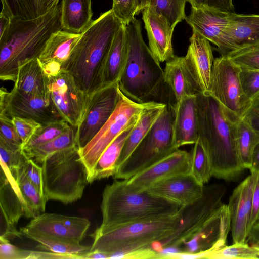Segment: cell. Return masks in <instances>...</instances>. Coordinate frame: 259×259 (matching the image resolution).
Instances as JSON below:
<instances>
[{
    "instance_id": "19",
    "label": "cell",
    "mask_w": 259,
    "mask_h": 259,
    "mask_svg": "<svg viewBox=\"0 0 259 259\" xmlns=\"http://www.w3.org/2000/svg\"><path fill=\"white\" fill-rule=\"evenodd\" d=\"M257 173H250L233 190L228 207L233 243L246 242L252 209V199Z\"/></svg>"
},
{
    "instance_id": "27",
    "label": "cell",
    "mask_w": 259,
    "mask_h": 259,
    "mask_svg": "<svg viewBox=\"0 0 259 259\" xmlns=\"http://www.w3.org/2000/svg\"><path fill=\"white\" fill-rule=\"evenodd\" d=\"M128 50L126 25L117 30L104 61L101 74V88L118 83L125 65Z\"/></svg>"
},
{
    "instance_id": "52",
    "label": "cell",
    "mask_w": 259,
    "mask_h": 259,
    "mask_svg": "<svg viewBox=\"0 0 259 259\" xmlns=\"http://www.w3.org/2000/svg\"><path fill=\"white\" fill-rule=\"evenodd\" d=\"M249 169L250 173H259V142L254 148L251 164Z\"/></svg>"
},
{
    "instance_id": "36",
    "label": "cell",
    "mask_w": 259,
    "mask_h": 259,
    "mask_svg": "<svg viewBox=\"0 0 259 259\" xmlns=\"http://www.w3.org/2000/svg\"><path fill=\"white\" fill-rule=\"evenodd\" d=\"M1 13L11 20H33L48 12L45 0H1Z\"/></svg>"
},
{
    "instance_id": "37",
    "label": "cell",
    "mask_w": 259,
    "mask_h": 259,
    "mask_svg": "<svg viewBox=\"0 0 259 259\" xmlns=\"http://www.w3.org/2000/svg\"><path fill=\"white\" fill-rule=\"evenodd\" d=\"M259 142V135L240 118L237 123L236 145L240 162L243 168L249 169L254 148Z\"/></svg>"
},
{
    "instance_id": "49",
    "label": "cell",
    "mask_w": 259,
    "mask_h": 259,
    "mask_svg": "<svg viewBox=\"0 0 259 259\" xmlns=\"http://www.w3.org/2000/svg\"><path fill=\"white\" fill-rule=\"evenodd\" d=\"M241 118L259 135V96L251 101Z\"/></svg>"
},
{
    "instance_id": "45",
    "label": "cell",
    "mask_w": 259,
    "mask_h": 259,
    "mask_svg": "<svg viewBox=\"0 0 259 259\" xmlns=\"http://www.w3.org/2000/svg\"><path fill=\"white\" fill-rule=\"evenodd\" d=\"M0 138L10 145L19 148L22 147V141L12 121V118L5 113H0Z\"/></svg>"
},
{
    "instance_id": "23",
    "label": "cell",
    "mask_w": 259,
    "mask_h": 259,
    "mask_svg": "<svg viewBox=\"0 0 259 259\" xmlns=\"http://www.w3.org/2000/svg\"><path fill=\"white\" fill-rule=\"evenodd\" d=\"M174 143L178 149L194 144L198 139L196 94L184 97L172 105Z\"/></svg>"
},
{
    "instance_id": "4",
    "label": "cell",
    "mask_w": 259,
    "mask_h": 259,
    "mask_svg": "<svg viewBox=\"0 0 259 259\" xmlns=\"http://www.w3.org/2000/svg\"><path fill=\"white\" fill-rule=\"evenodd\" d=\"M126 30L127 56L118 87L126 97L136 102L152 101L158 96L165 84L164 71L144 41L141 21L135 18L126 25Z\"/></svg>"
},
{
    "instance_id": "28",
    "label": "cell",
    "mask_w": 259,
    "mask_h": 259,
    "mask_svg": "<svg viewBox=\"0 0 259 259\" xmlns=\"http://www.w3.org/2000/svg\"><path fill=\"white\" fill-rule=\"evenodd\" d=\"M166 106V103L162 102L154 101L148 102L142 111L140 119L132 128L124 144L117 161V169L127 159L142 140L160 116Z\"/></svg>"
},
{
    "instance_id": "14",
    "label": "cell",
    "mask_w": 259,
    "mask_h": 259,
    "mask_svg": "<svg viewBox=\"0 0 259 259\" xmlns=\"http://www.w3.org/2000/svg\"><path fill=\"white\" fill-rule=\"evenodd\" d=\"M119 91L116 83L89 94L85 113L76 131L79 149L92 140L110 117L118 103Z\"/></svg>"
},
{
    "instance_id": "53",
    "label": "cell",
    "mask_w": 259,
    "mask_h": 259,
    "mask_svg": "<svg viewBox=\"0 0 259 259\" xmlns=\"http://www.w3.org/2000/svg\"><path fill=\"white\" fill-rule=\"evenodd\" d=\"M11 20L5 15L0 13V38L3 37L9 28Z\"/></svg>"
},
{
    "instance_id": "39",
    "label": "cell",
    "mask_w": 259,
    "mask_h": 259,
    "mask_svg": "<svg viewBox=\"0 0 259 259\" xmlns=\"http://www.w3.org/2000/svg\"><path fill=\"white\" fill-rule=\"evenodd\" d=\"M187 2V0H149L148 6L165 17L175 28L179 22L186 19L185 9Z\"/></svg>"
},
{
    "instance_id": "26",
    "label": "cell",
    "mask_w": 259,
    "mask_h": 259,
    "mask_svg": "<svg viewBox=\"0 0 259 259\" xmlns=\"http://www.w3.org/2000/svg\"><path fill=\"white\" fill-rule=\"evenodd\" d=\"M1 236L9 238L21 237L16 225L22 216H24L23 205L16 192L6 177L1 172Z\"/></svg>"
},
{
    "instance_id": "43",
    "label": "cell",
    "mask_w": 259,
    "mask_h": 259,
    "mask_svg": "<svg viewBox=\"0 0 259 259\" xmlns=\"http://www.w3.org/2000/svg\"><path fill=\"white\" fill-rule=\"evenodd\" d=\"M111 10L121 23L127 25L135 19L137 0H113Z\"/></svg>"
},
{
    "instance_id": "8",
    "label": "cell",
    "mask_w": 259,
    "mask_h": 259,
    "mask_svg": "<svg viewBox=\"0 0 259 259\" xmlns=\"http://www.w3.org/2000/svg\"><path fill=\"white\" fill-rule=\"evenodd\" d=\"M172 120V105L166 104L158 119L113 177L127 180L178 150L173 141Z\"/></svg>"
},
{
    "instance_id": "15",
    "label": "cell",
    "mask_w": 259,
    "mask_h": 259,
    "mask_svg": "<svg viewBox=\"0 0 259 259\" xmlns=\"http://www.w3.org/2000/svg\"><path fill=\"white\" fill-rule=\"evenodd\" d=\"M231 230V219L228 205L223 204L201 229L178 252L196 254L198 258H205L211 251L226 245Z\"/></svg>"
},
{
    "instance_id": "57",
    "label": "cell",
    "mask_w": 259,
    "mask_h": 259,
    "mask_svg": "<svg viewBox=\"0 0 259 259\" xmlns=\"http://www.w3.org/2000/svg\"><path fill=\"white\" fill-rule=\"evenodd\" d=\"M206 0H187L192 8H199L205 5Z\"/></svg>"
},
{
    "instance_id": "50",
    "label": "cell",
    "mask_w": 259,
    "mask_h": 259,
    "mask_svg": "<svg viewBox=\"0 0 259 259\" xmlns=\"http://www.w3.org/2000/svg\"><path fill=\"white\" fill-rule=\"evenodd\" d=\"M259 221V173H257L252 199V209L248 226V234L252 226Z\"/></svg>"
},
{
    "instance_id": "3",
    "label": "cell",
    "mask_w": 259,
    "mask_h": 259,
    "mask_svg": "<svg viewBox=\"0 0 259 259\" xmlns=\"http://www.w3.org/2000/svg\"><path fill=\"white\" fill-rule=\"evenodd\" d=\"M122 23L111 9L100 15L81 33L62 70L70 72L87 94L101 89L102 66Z\"/></svg>"
},
{
    "instance_id": "40",
    "label": "cell",
    "mask_w": 259,
    "mask_h": 259,
    "mask_svg": "<svg viewBox=\"0 0 259 259\" xmlns=\"http://www.w3.org/2000/svg\"><path fill=\"white\" fill-rule=\"evenodd\" d=\"M72 126L65 120H59L41 125L24 144L22 150L25 151L36 145L46 143L65 133Z\"/></svg>"
},
{
    "instance_id": "6",
    "label": "cell",
    "mask_w": 259,
    "mask_h": 259,
    "mask_svg": "<svg viewBox=\"0 0 259 259\" xmlns=\"http://www.w3.org/2000/svg\"><path fill=\"white\" fill-rule=\"evenodd\" d=\"M182 217L180 208L175 214L117 226L90 235L94 239L90 251L110 254V258H122L128 253L152 248L176 230Z\"/></svg>"
},
{
    "instance_id": "21",
    "label": "cell",
    "mask_w": 259,
    "mask_h": 259,
    "mask_svg": "<svg viewBox=\"0 0 259 259\" xmlns=\"http://www.w3.org/2000/svg\"><path fill=\"white\" fill-rule=\"evenodd\" d=\"M204 186L188 173L159 180L145 192L181 207L191 204L199 199L203 194Z\"/></svg>"
},
{
    "instance_id": "33",
    "label": "cell",
    "mask_w": 259,
    "mask_h": 259,
    "mask_svg": "<svg viewBox=\"0 0 259 259\" xmlns=\"http://www.w3.org/2000/svg\"><path fill=\"white\" fill-rule=\"evenodd\" d=\"M134 126L121 133L104 150L96 163L90 183L114 175L122 147Z\"/></svg>"
},
{
    "instance_id": "11",
    "label": "cell",
    "mask_w": 259,
    "mask_h": 259,
    "mask_svg": "<svg viewBox=\"0 0 259 259\" xmlns=\"http://www.w3.org/2000/svg\"><path fill=\"white\" fill-rule=\"evenodd\" d=\"M240 70L226 56L215 58L208 91L226 109L239 118H242L251 102L242 88Z\"/></svg>"
},
{
    "instance_id": "55",
    "label": "cell",
    "mask_w": 259,
    "mask_h": 259,
    "mask_svg": "<svg viewBox=\"0 0 259 259\" xmlns=\"http://www.w3.org/2000/svg\"><path fill=\"white\" fill-rule=\"evenodd\" d=\"M149 0H137V10L136 15L139 14L145 7L148 6Z\"/></svg>"
},
{
    "instance_id": "48",
    "label": "cell",
    "mask_w": 259,
    "mask_h": 259,
    "mask_svg": "<svg viewBox=\"0 0 259 259\" xmlns=\"http://www.w3.org/2000/svg\"><path fill=\"white\" fill-rule=\"evenodd\" d=\"M0 259H34V251L19 248L0 237Z\"/></svg>"
},
{
    "instance_id": "35",
    "label": "cell",
    "mask_w": 259,
    "mask_h": 259,
    "mask_svg": "<svg viewBox=\"0 0 259 259\" xmlns=\"http://www.w3.org/2000/svg\"><path fill=\"white\" fill-rule=\"evenodd\" d=\"M76 131V128L72 126L68 131L51 141L22 151L36 163H41L47 157L55 152L77 147Z\"/></svg>"
},
{
    "instance_id": "9",
    "label": "cell",
    "mask_w": 259,
    "mask_h": 259,
    "mask_svg": "<svg viewBox=\"0 0 259 259\" xmlns=\"http://www.w3.org/2000/svg\"><path fill=\"white\" fill-rule=\"evenodd\" d=\"M225 191L226 188L222 184L204 185L203 194L199 199L191 204L180 207L182 217L174 232L153 244L152 248L159 256L161 252H178L181 246L192 239L222 205Z\"/></svg>"
},
{
    "instance_id": "29",
    "label": "cell",
    "mask_w": 259,
    "mask_h": 259,
    "mask_svg": "<svg viewBox=\"0 0 259 259\" xmlns=\"http://www.w3.org/2000/svg\"><path fill=\"white\" fill-rule=\"evenodd\" d=\"M164 82L169 87L175 102L198 93L185 67L183 57H175L166 61Z\"/></svg>"
},
{
    "instance_id": "5",
    "label": "cell",
    "mask_w": 259,
    "mask_h": 259,
    "mask_svg": "<svg viewBox=\"0 0 259 259\" xmlns=\"http://www.w3.org/2000/svg\"><path fill=\"white\" fill-rule=\"evenodd\" d=\"M126 180L115 179L107 185L102 194V222L96 231L134 222L150 220L176 213L180 207L146 192L127 191Z\"/></svg>"
},
{
    "instance_id": "12",
    "label": "cell",
    "mask_w": 259,
    "mask_h": 259,
    "mask_svg": "<svg viewBox=\"0 0 259 259\" xmlns=\"http://www.w3.org/2000/svg\"><path fill=\"white\" fill-rule=\"evenodd\" d=\"M47 88L61 118L77 128L85 113L89 94L80 88L72 75L64 70L48 78Z\"/></svg>"
},
{
    "instance_id": "22",
    "label": "cell",
    "mask_w": 259,
    "mask_h": 259,
    "mask_svg": "<svg viewBox=\"0 0 259 259\" xmlns=\"http://www.w3.org/2000/svg\"><path fill=\"white\" fill-rule=\"evenodd\" d=\"M142 12L149 47L153 54L160 62L174 58L172 38L175 28L165 17L151 7L147 6Z\"/></svg>"
},
{
    "instance_id": "42",
    "label": "cell",
    "mask_w": 259,
    "mask_h": 259,
    "mask_svg": "<svg viewBox=\"0 0 259 259\" xmlns=\"http://www.w3.org/2000/svg\"><path fill=\"white\" fill-rule=\"evenodd\" d=\"M226 56L241 68L259 70V44L237 49Z\"/></svg>"
},
{
    "instance_id": "10",
    "label": "cell",
    "mask_w": 259,
    "mask_h": 259,
    "mask_svg": "<svg viewBox=\"0 0 259 259\" xmlns=\"http://www.w3.org/2000/svg\"><path fill=\"white\" fill-rule=\"evenodd\" d=\"M119 96L116 107L109 119L92 140L79 149L80 157L87 169L89 183L101 154L121 133L138 122L148 102H136L126 97L120 90Z\"/></svg>"
},
{
    "instance_id": "24",
    "label": "cell",
    "mask_w": 259,
    "mask_h": 259,
    "mask_svg": "<svg viewBox=\"0 0 259 259\" xmlns=\"http://www.w3.org/2000/svg\"><path fill=\"white\" fill-rule=\"evenodd\" d=\"M80 34L58 31L52 34L38 60L48 78L56 75L62 70L71 52L78 41Z\"/></svg>"
},
{
    "instance_id": "56",
    "label": "cell",
    "mask_w": 259,
    "mask_h": 259,
    "mask_svg": "<svg viewBox=\"0 0 259 259\" xmlns=\"http://www.w3.org/2000/svg\"><path fill=\"white\" fill-rule=\"evenodd\" d=\"M59 0H45V6L47 12L54 9L58 6Z\"/></svg>"
},
{
    "instance_id": "34",
    "label": "cell",
    "mask_w": 259,
    "mask_h": 259,
    "mask_svg": "<svg viewBox=\"0 0 259 259\" xmlns=\"http://www.w3.org/2000/svg\"><path fill=\"white\" fill-rule=\"evenodd\" d=\"M20 231L23 235L38 242L39 245L36 248L39 249L59 254L73 255L77 259H82V255L89 252L91 247L48 237L29 231L25 227L21 228Z\"/></svg>"
},
{
    "instance_id": "16",
    "label": "cell",
    "mask_w": 259,
    "mask_h": 259,
    "mask_svg": "<svg viewBox=\"0 0 259 259\" xmlns=\"http://www.w3.org/2000/svg\"><path fill=\"white\" fill-rule=\"evenodd\" d=\"M90 226V221L85 218L46 213L33 218L24 227L48 237L80 243Z\"/></svg>"
},
{
    "instance_id": "44",
    "label": "cell",
    "mask_w": 259,
    "mask_h": 259,
    "mask_svg": "<svg viewBox=\"0 0 259 259\" xmlns=\"http://www.w3.org/2000/svg\"><path fill=\"white\" fill-rule=\"evenodd\" d=\"M239 77L244 93L251 101L259 96V70L241 68Z\"/></svg>"
},
{
    "instance_id": "47",
    "label": "cell",
    "mask_w": 259,
    "mask_h": 259,
    "mask_svg": "<svg viewBox=\"0 0 259 259\" xmlns=\"http://www.w3.org/2000/svg\"><path fill=\"white\" fill-rule=\"evenodd\" d=\"M12 121L22 141V146L29 140L35 131L42 125L32 119L19 117H13Z\"/></svg>"
},
{
    "instance_id": "41",
    "label": "cell",
    "mask_w": 259,
    "mask_h": 259,
    "mask_svg": "<svg viewBox=\"0 0 259 259\" xmlns=\"http://www.w3.org/2000/svg\"><path fill=\"white\" fill-rule=\"evenodd\" d=\"M259 250L250 246L247 242L226 245L209 253L205 258L234 259L258 258Z\"/></svg>"
},
{
    "instance_id": "38",
    "label": "cell",
    "mask_w": 259,
    "mask_h": 259,
    "mask_svg": "<svg viewBox=\"0 0 259 259\" xmlns=\"http://www.w3.org/2000/svg\"><path fill=\"white\" fill-rule=\"evenodd\" d=\"M190 173L203 185L207 183L212 176L209 157L198 138L190 152Z\"/></svg>"
},
{
    "instance_id": "32",
    "label": "cell",
    "mask_w": 259,
    "mask_h": 259,
    "mask_svg": "<svg viewBox=\"0 0 259 259\" xmlns=\"http://www.w3.org/2000/svg\"><path fill=\"white\" fill-rule=\"evenodd\" d=\"M22 163L18 167L8 169L18 188L24 216L33 218L45 211L47 201L26 176L23 169Z\"/></svg>"
},
{
    "instance_id": "7",
    "label": "cell",
    "mask_w": 259,
    "mask_h": 259,
    "mask_svg": "<svg viewBox=\"0 0 259 259\" xmlns=\"http://www.w3.org/2000/svg\"><path fill=\"white\" fill-rule=\"evenodd\" d=\"M41 164L47 201L56 200L66 204L81 198L89 183L88 174L77 147L55 152Z\"/></svg>"
},
{
    "instance_id": "18",
    "label": "cell",
    "mask_w": 259,
    "mask_h": 259,
    "mask_svg": "<svg viewBox=\"0 0 259 259\" xmlns=\"http://www.w3.org/2000/svg\"><path fill=\"white\" fill-rule=\"evenodd\" d=\"M190 44L183 57L185 67L197 93L210 90L214 59L209 41L192 30Z\"/></svg>"
},
{
    "instance_id": "13",
    "label": "cell",
    "mask_w": 259,
    "mask_h": 259,
    "mask_svg": "<svg viewBox=\"0 0 259 259\" xmlns=\"http://www.w3.org/2000/svg\"><path fill=\"white\" fill-rule=\"evenodd\" d=\"M0 113H5L11 118L19 117L32 119L42 125L63 119L49 93L30 95L14 89L8 92L1 88Z\"/></svg>"
},
{
    "instance_id": "25",
    "label": "cell",
    "mask_w": 259,
    "mask_h": 259,
    "mask_svg": "<svg viewBox=\"0 0 259 259\" xmlns=\"http://www.w3.org/2000/svg\"><path fill=\"white\" fill-rule=\"evenodd\" d=\"M224 39L228 53L259 44V15L230 13Z\"/></svg>"
},
{
    "instance_id": "2",
    "label": "cell",
    "mask_w": 259,
    "mask_h": 259,
    "mask_svg": "<svg viewBox=\"0 0 259 259\" xmlns=\"http://www.w3.org/2000/svg\"><path fill=\"white\" fill-rule=\"evenodd\" d=\"M61 5L33 20L12 19L0 38V79L15 81L18 68L38 58L52 34L62 30Z\"/></svg>"
},
{
    "instance_id": "54",
    "label": "cell",
    "mask_w": 259,
    "mask_h": 259,
    "mask_svg": "<svg viewBox=\"0 0 259 259\" xmlns=\"http://www.w3.org/2000/svg\"><path fill=\"white\" fill-rule=\"evenodd\" d=\"M105 259L110 258V254L107 252L94 250L89 251L82 256V259Z\"/></svg>"
},
{
    "instance_id": "17",
    "label": "cell",
    "mask_w": 259,
    "mask_h": 259,
    "mask_svg": "<svg viewBox=\"0 0 259 259\" xmlns=\"http://www.w3.org/2000/svg\"><path fill=\"white\" fill-rule=\"evenodd\" d=\"M190 170L189 153L178 149L151 166L126 180L125 188L130 192H145L159 180L188 174Z\"/></svg>"
},
{
    "instance_id": "20",
    "label": "cell",
    "mask_w": 259,
    "mask_h": 259,
    "mask_svg": "<svg viewBox=\"0 0 259 259\" xmlns=\"http://www.w3.org/2000/svg\"><path fill=\"white\" fill-rule=\"evenodd\" d=\"M229 13L205 5L197 8L191 7L190 14L185 20L192 30L216 45L221 56H226L228 52L224 36Z\"/></svg>"
},
{
    "instance_id": "1",
    "label": "cell",
    "mask_w": 259,
    "mask_h": 259,
    "mask_svg": "<svg viewBox=\"0 0 259 259\" xmlns=\"http://www.w3.org/2000/svg\"><path fill=\"white\" fill-rule=\"evenodd\" d=\"M198 138L209 157L212 176L234 181L244 168L236 145L237 121L240 119L230 113L209 92L196 94Z\"/></svg>"
},
{
    "instance_id": "31",
    "label": "cell",
    "mask_w": 259,
    "mask_h": 259,
    "mask_svg": "<svg viewBox=\"0 0 259 259\" xmlns=\"http://www.w3.org/2000/svg\"><path fill=\"white\" fill-rule=\"evenodd\" d=\"M47 82L48 77L37 58L18 68L13 89L25 94L45 95L49 93Z\"/></svg>"
},
{
    "instance_id": "30",
    "label": "cell",
    "mask_w": 259,
    "mask_h": 259,
    "mask_svg": "<svg viewBox=\"0 0 259 259\" xmlns=\"http://www.w3.org/2000/svg\"><path fill=\"white\" fill-rule=\"evenodd\" d=\"M60 5L64 31L80 34L93 21L91 0H62Z\"/></svg>"
},
{
    "instance_id": "51",
    "label": "cell",
    "mask_w": 259,
    "mask_h": 259,
    "mask_svg": "<svg viewBox=\"0 0 259 259\" xmlns=\"http://www.w3.org/2000/svg\"><path fill=\"white\" fill-rule=\"evenodd\" d=\"M246 242L259 250V221L251 228Z\"/></svg>"
},
{
    "instance_id": "46",
    "label": "cell",
    "mask_w": 259,
    "mask_h": 259,
    "mask_svg": "<svg viewBox=\"0 0 259 259\" xmlns=\"http://www.w3.org/2000/svg\"><path fill=\"white\" fill-rule=\"evenodd\" d=\"M22 167L28 179L34 185L41 194L45 196L42 167L37 165L36 162L28 157L24 153Z\"/></svg>"
}]
</instances>
